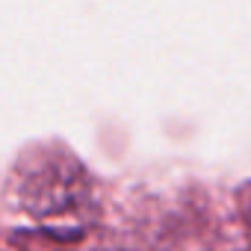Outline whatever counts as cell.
Returning <instances> with one entry per match:
<instances>
[{
  "mask_svg": "<svg viewBox=\"0 0 251 251\" xmlns=\"http://www.w3.org/2000/svg\"><path fill=\"white\" fill-rule=\"evenodd\" d=\"M239 213H242V222H245L248 236H251V183H245L239 189Z\"/></svg>",
  "mask_w": 251,
  "mask_h": 251,
  "instance_id": "6da1fadb",
  "label": "cell"
}]
</instances>
